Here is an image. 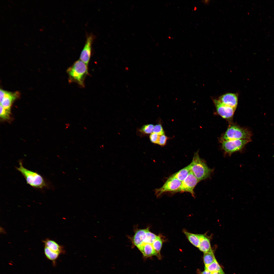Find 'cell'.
Here are the masks:
<instances>
[{"label": "cell", "mask_w": 274, "mask_h": 274, "mask_svg": "<svg viewBox=\"0 0 274 274\" xmlns=\"http://www.w3.org/2000/svg\"><path fill=\"white\" fill-rule=\"evenodd\" d=\"M213 101L217 112L220 116L227 120L231 119L236 109L223 104L218 99H213Z\"/></svg>", "instance_id": "9c48e42d"}, {"label": "cell", "mask_w": 274, "mask_h": 274, "mask_svg": "<svg viewBox=\"0 0 274 274\" xmlns=\"http://www.w3.org/2000/svg\"><path fill=\"white\" fill-rule=\"evenodd\" d=\"M19 14V15H20V16H21V14Z\"/></svg>", "instance_id": "9f6ffc18"}, {"label": "cell", "mask_w": 274, "mask_h": 274, "mask_svg": "<svg viewBox=\"0 0 274 274\" xmlns=\"http://www.w3.org/2000/svg\"><path fill=\"white\" fill-rule=\"evenodd\" d=\"M3 6L4 7H5V8H6V9H7V8H6V7H5V6H4V5H3Z\"/></svg>", "instance_id": "836d02e7"}, {"label": "cell", "mask_w": 274, "mask_h": 274, "mask_svg": "<svg viewBox=\"0 0 274 274\" xmlns=\"http://www.w3.org/2000/svg\"><path fill=\"white\" fill-rule=\"evenodd\" d=\"M251 131L247 128L241 127L236 125L229 126L221 138L222 142L234 140H251Z\"/></svg>", "instance_id": "277c9868"}, {"label": "cell", "mask_w": 274, "mask_h": 274, "mask_svg": "<svg viewBox=\"0 0 274 274\" xmlns=\"http://www.w3.org/2000/svg\"><path fill=\"white\" fill-rule=\"evenodd\" d=\"M38 10H39V11H41L40 10L39 8H38Z\"/></svg>", "instance_id": "db71d44e"}, {"label": "cell", "mask_w": 274, "mask_h": 274, "mask_svg": "<svg viewBox=\"0 0 274 274\" xmlns=\"http://www.w3.org/2000/svg\"><path fill=\"white\" fill-rule=\"evenodd\" d=\"M199 182L191 171L187 177L181 182V185L176 192H188L194 197L195 193L194 190Z\"/></svg>", "instance_id": "52a82bcc"}, {"label": "cell", "mask_w": 274, "mask_h": 274, "mask_svg": "<svg viewBox=\"0 0 274 274\" xmlns=\"http://www.w3.org/2000/svg\"><path fill=\"white\" fill-rule=\"evenodd\" d=\"M14 33H15V35H17V34H16V33L15 32H14Z\"/></svg>", "instance_id": "b9f144b4"}, {"label": "cell", "mask_w": 274, "mask_h": 274, "mask_svg": "<svg viewBox=\"0 0 274 274\" xmlns=\"http://www.w3.org/2000/svg\"><path fill=\"white\" fill-rule=\"evenodd\" d=\"M41 43L42 44H43V43H42V42H41Z\"/></svg>", "instance_id": "f907efd6"}, {"label": "cell", "mask_w": 274, "mask_h": 274, "mask_svg": "<svg viewBox=\"0 0 274 274\" xmlns=\"http://www.w3.org/2000/svg\"><path fill=\"white\" fill-rule=\"evenodd\" d=\"M137 248L144 256L149 257L156 255L158 257V255L155 250L152 244L142 243Z\"/></svg>", "instance_id": "4fadbf2b"}, {"label": "cell", "mask_w": 274, "mask_h": 274, "mask_svg": "<svg viewBox=\"0 0 274 274\" xmlns=\"http://www.w3.org/2000/svg\"><path fill=\"white\" fill-rule=\"evenodd\" d=\"M200 244L198 248L204 253L211 252L212 250L210 237L205 234H200Z\"/></svg>", "instance_id": "7c38bea8"}, {"label": "cell", "mask_w": 274, "mask_h": 274, "mask_svg": "<svg viewBox=\"0 0 274 274\" xmlns=\"http://www.w3.org/2000/svg\"><path fill=\"white\" fill-rule=\"evenodd\" d=\"M190 172L189 164L174 173L171 176L176 178L182 182L187 177Z\"/></svg>", "instance_id": "9a60e30c"}, {"label": "cell", "mask_w": 274, "mask_h": 274, "mask_svg": "<svg viewBox=\"0 0 274 274\" xmlns=\"http://www.w3.org/2000/svg\"><path fill=\"white\" fill-rule=\"evenodd\" d=\"M44 246L46 247L52 251L59 254L64 252L63 246L59 245L55 241L49 238H46L43 241Z\"/></svg>", "instance_id": "5bb4252c"}, {"label": "cell", "mask_w": 274, "mask_h": 274, "mask_svg": "<svg viewBox=\"0 0 274 274\" xmlns=\"http://www.w3.org/2000/svg\"><path fill=\"white\" fill-rule=\"evenodd\" d=\"M0 116L1 117L5 120L9 119L10 118V112L7 111L0 105Z\"/></svg>", "instance_id": "7402d4cb"}, {"label": "cell", "mask_w": 274, "mask_h": 274, "mask_svg": "<svg viewBox=\"0 0 274 274\" xmlns=\"http://www.w3.org/2000/svg\"><path fill=\"white\" fill-rule=\"evenodd\" d=\"M19 166L16 167L25 178L27 183L35 189H42L47 188L54 189L50 182L47 181L42 176L37 172H33L25 168L23 166L22 160L19 161Z\"/></svg>", "instance_id": "6da1fadb"}, {"label": "cell", "mask_w": 274, "mask_h": 274, "mask_svg": "<svg viewBox=\"0 0 274 274\" xmlns=\"http://www.w3.org/2000/svg\"><path fill=\"white\" fill-rule=\"evenodd\" d=\"M36 22H37L38 23V21H36Z\"/></svg>", "instance_id": "6125c7cd"}, {"label": "cell", "mask_w": 274, "mask_h": 274, "mask_svg": "<svg viewBox=\"0 0 274 274\" xmlns=\"http://www.w3.org/2000/svg\"><path fill=\"white\" fill-rule=\"evenodd\" d=\"M39 14H40V15H42V14H41V13H39Z\"/></svg>", "instance_id": "8d00e7d4"}, {"label": "cell", "mask_w": 274, "mask_h": 274, "mask_svg": "<svg viewBox=\"0 0 274 274\" xmlns=\"http://www.w3.org/2000/svg\"><path fill=\"white\" fill-rule=\"evenodd\" d=\"M23 10H24V11H25V12H26V10H25V9H24V8H23Z\"/></svg>", "instance_id": "d6a6232c"}, {"label": "cell", "mask_w": 274, "mask_h": 274, "mask_svg": "<svg viewBox=\"0 0 274 274\" xmlns=\"http://www.w3.org/2000/svg\"><path fill=\"white\" fill-rule=\"evenodd\" d=\"M42 23H43V22H42Z\"/></svg>", "instance_id": "e7e4bbea"}, {"label": "cell", "mask_w": 274, "mask_h": 274, "mask_svg": "<svg viewBox=\"0 0 274 274\" xmlns=\"http://www.w3.org/2000/svg\"><path fill=\"white\" fill-rule=\"evenodd\" d=\"M205 269L207 270L212 273L215 272H223L216 259L210 264L205 267Z\"/></svg>", "instance_id": "d6986e66"}, {"label": "cell", "mask_w": 274, "mask_h": 274, "mask_svg": "<svg viewBox=\"0 0 274 274\" xmlns=\"http://www.w3.org/2000/svg\"><path fill=\"white\" fill-rule=\"evenodd\" d=\"M34 16H35V17H36V18L37 17V16H36V15H34Z\"/></svg>", "instance_id": "816d5d0a"}, {"label": "cell", "mask_w": 274, "mask_h": 274, "mask_svg": "<svg viewBox=\"0 0 274 274\" xmlns=\"http://www.w3.org/2000/svg\"><path fill=\"white\" fill-rule=\"evenodd\" d=\"M11 26L12 27V28H14V27H13V26Z\"/></svg>", "instance_id": "f6af8a7d"}, {"label": "cell", "mask_w": 274, "mask_h": 274, "mask_svg": "<svg viewBox=\"0 0 274 274\" xmlns=\"http://www.w3.org/2000/svg\"><path fill=\"white\" fill-rule=\"evenodd\" d=\"M16 42H17V43H18V42L16 41Z\"/></svg>", "instance_id": "c3c4849f"}, {"label": "cell", "mask_w": 274, "mask_h": 274, "mask_svg": "<svg viewBox=\"0 0 274 274\" xmlns=\"http://www.w3.org/2000/svg\"><path fill=\"white\" fill-rule=\"evenodd\" d=\"M26 29L27 30H28V29H27L26 28Z\"/></svg>", "instance_id": "680465c9"}, {"label": "cell", "mask_w": 274, "mask_h": 274, "mask_svg": "<svg viewBox=\"0 0 274 274\" xmlns=\"http://www.w3.org/2000/svg\"><path fill=\"white\" fill-rule=\"evenodd\" d=\"M212 273L210 271L206 269L201 273V274H212Z\"/></svg>", "instance_id": "4316f807"}, {"label": "cell", "mask_w": 274, "mask_h": 274, "mask_svg": "<svg viewBox=\"0 0 274 274\" xmlns=\"http://www.w3.org/2000/svg\"><path fill=\"white\" fill-rule=\"evenodd\" d=\"M251 140L247 139L234 140L222 142V148L229 155L242 149Z\"/></svg>", "instance_id": "5b68a950"}, {"label": "cell", "mask_w": 274, "mask_h": 274, "mask_svg": "<svg viewBox=\"0 0 274 274\" xmlns=\"http://www.w3.org/2000/svg\"><path fill=\"white\" fill-rule=\"evenodd\" d=\"M183 232L190 242L196 247L198 248L200 244V234L191 233L185 230Z\"/></svg>", "instance_id": "2e32d148"}, {"label": "cell", "mask_w": 274, "mask_h": 274, "mask_svg": "<svg viewBox=\"0 0 274 274\" xmlns=\"http://www.w3.org/2000/svg\"><path fill=\"white\" fill-rule=\"evenodd\" d=\"M70 83H75L82 88L85 87V81L89 75L88 66L80 59L74 63L66 71Z\"/></svg>", "instance_id": "7a4b0ae2"}, {"label": "cell", "mask_w": 274, "mask_h": 274, "mask_svg": "<svg viewBox=\"0 0 274 274\" xmlns=\"http://www.w3.org/2000/svg\"><path fill=\"white\" fill-rule=\"evenodd\" d=\"M31 43H32V44H33V42H31Z\"/></svg>", "instance_id": "11a10c76"}, {"label": "cell", "mask_w": 274, "mask_h": 274, "mask_svg": "<svg viewBox=\"0 0 274 274\" xmlns=\"http://www.w3.org/2000/svg\"><path fill=\"white\" fill-rule=\"evenodd\" d=\"M32 11H33V12H34V13L35 12H34V11H33V9H32Z\"/></svg>", "instance_id": "7dc6e473"}, {"label": "cell", "mask_w": 274, "mask_h": 274, "mask_svg": "<svg viewBox=\"0 0 274 274\" xmlns=\"http://www.w3.org/2000/svg\"><path fill=\"white\" fill-rule=\"evenodd\" d=\"M33 25L34 26V27H35V28H36V26L35 24H34Z\"/></svg>", "instance_id": "d590c367"}, {"label": "cell", "mask_w": 274, "mask_h": 274, "mask_svg": "<svg viewBox=\"0 0 274 274\" xmlns=\"http://www.w3.org/2000/svg\"><path fill=\"white\" fill-rule=\"evenodd\" d=\"M168 138L165 134L160 135L158 144L161 146H163L166 144Z\"/></svg>", "instance_id": "d4e9b609"}, {"label": "cell", "mask_w": 274, "mask_h": 274, "mask_svg": "<svg viewBox=\"0 0 274 274\" xmlns=\"http://www.w3.org/2000/svg\"><path fill=\"white\" fill-rule=\"evenodd\" d=\"M218 100L223 104L236 109L238 103V96L236 94L226 93L220 96Z\"/></svg>", "instance_id": "30bf717a"}, {"label": "cell", "mask_w": 274, "mask_h": 274, "mask_svg": "<svg viewBox=\"0 0 274 274\" xmlns=\"http://www.w3.org/2000/svg\"><path fill=\"white\" fill-rule=\"evenodd\" d=\"M19 95L18 92L13 93L6 91L4 97L0 101L1 105L6 110L10 112V108L12 102Z\"/></svg>", "instance_id": "8fae6325"}, {"label": "cell", "mask_w": 274, "mask_h": 274, "mask_svg": "<svg viewBox=\"0 0 274 274\" xmlns=\"http://www.w3.org/2000/svg\"><path fill=\"white\" fill-rule=\"evenodd\" d=\"M38 47H39V48H40V46H39V45H38Z\"/></svg>", "instance_id": "e575fe53"}, {"label": "cell", "mask_w": 274, "mask_h": 274, "mask_svg": "<svg viewBox=\"0 0 274 274\" xmlns=\"http://www.w3.org/2000/svg\"><path fill=\"white\" fill-rule=\"evenodd\" d=\"M39 30L40 31H44V30L43 28L40 29H39Z\"/></svg>", "instance_id": "f1b7e54d"}, {"label": "cell", "mask_w": 274, "mask_h": 274, "mask_svg": "<svg viewBox=\"0 0 274 274\" xmlns=\"http://www.w3.org/2000/svg\"><path fill=\"white\" fill-rule=\"evenodd\" d=\"M8 6H9V8H10V9H11V6H10V5H8Z\"/></svg>", "instance_id": "4dcf8cb0"}, {"label": "cell", "mask_w": 274, "mask_h": 274, "mask_svg": "<svg viewBox=\"0 0 274 274\" xmlns=\"http://www.w3.org/2000/svg\"><path fill=\"white\" fill-rule=\"evenodd\" d=\"M22 31H23V32H25V31H24V30H22Z\"/></svg>", "instance_id": "f5cc1de1"}, {"label": "cell", "mask_w": 274, "mask_h": 274, "mask_svg": "<svg viewBox=\"0 0 274 274\" xmlns=\"http://www.w3.org/2000/svg\"><path fill=\"white\" fill-rule=\"evenodd\" d=\"M181 182L177 179L170 176L162 186L155 190V194L157 197H159L166 192L176 193L180 186Z\"/></svg>", "instance_id": "8992f818"}, {"label": "cell", "mask_w": 274, "mask_h": 274, "mask_svg": "<svg viewBox=\"0 0 274 274\" xmlns=\"http://www.w3.org/2000/svg\"><path fill=\"white\" fill-rule=\"evenodd\" d=\"M2 21H3L4 22V21H3V20H2Z\"/></svg>", "instance_id": "94428289"}, {"label": "cell", "mask_w": 274, "mask_h": 274, "mask_svg": "<svg viewBox=\"0 0 274 274\" xmlns=\"http://www.w3.org/2000/svg\"><path fill=\"white\" fill-rule=\"evenodd\" d=\"M24 44L25 45L27 46V45L26 43H24Z\"/></svg>", "instance_id": "74e56055"}, {"label": "cell", "mask_w": 274, "mask_h": 274, "mask_svg": "<svg viewBox=\"0 0 274 274\" xmlns=\"http://www.w3.org/2000/svg\"><path fill=\"white\" fill-rule=\"evenodd\" d=\"M43 17H44V18H45V17H44V16H43Z\"/></svg>", "instance_id": "be15d7a7"}, {"label": "cell", "mask_w": 274, "mask_h": 274, "mask_svg": "<svg viewBox=\"0 0 274 274\" xmlns=\"http://www.w3.org/2000/svg\"><path fill=\"white\" fill-rule=\"evenodd\" d=\"M31 38H32V39H33V40H35V39H34V38H33V37H31Z\"/></svg>", "instance_id": "f35d334b"}, {"label": "cell", "mask_w": 274, "mask_h": 274, "mask_svg": "<svg viewBox=\"0 0 274 274\" xmlns=\"http://www.w3.org/2000/svg\"><path fill=\"white\" fill-rule=\"evenodd\" d=\"M152 132L156 133L160 135L164 134V131L162 125L160 124L154 126Z\"/></svg>", "instance_id": "603a6c76"}, {"label": "cell", "mask_w": 274, "mask_h": 274, "mask_svg": "<svg viewBox=\"0 0 274 274\" xmlns=\"http://www.w3.org/2000/svg\"><path fill=\"white\" fill-rule=\"evenodd\" d=\"M154 126L152 124H147L143 126L141 129V131L144 133H151L153 129Z\"/></svg>", "instance_id": "44dd1931"}, {"label": "cell", "mask_w": 274, "mask_h": 274, "mask_svg": "<svg viewBox=\"0 0 274 274\" xmlns=\"http://www.w3.org/2000/svg\"><path fill=\"white\" fill-rule=\"evenodd\" d=\"M8 1L9 2H10L12 4H14V3H13V2H12V1H10V0H8Z\"/></svg>", "instance_id": "f546056e"}, {"label": "cell", "mask_w": 274, "mask_h": 274, "mask_svg": "<svg viewBox=\"0 0 274 274\" xmlns=\"http://www.w3.org/2000/svg\"><path fill=\"white\" fill-rule=\"evenodd\" d=\"M38 16H39V17H40H40H40V15H38Z\"/></svg>", "instance_id": "6f0895ef"}, {"label": "cell", "mask_w": 274, "mask_h": 274, "mask_svg": "<svg viewBox=\"0 0 274 274\" xmlns=\"http://www.w3.org/2000/svg\"><path fill=\"white\" fill-rule=\"evenodd\" d=\"M6 92V91L0 89V101H1L4 97Z\"/></svg>", "instance_id": "484cf974"}, {"label": "cell", "mask_w": 274, "mask_h": 274, "mask_svg": "<svg viewBox=\"0 0 274 274\" xmlns=\"http://www.w3.org/2000/svg\"><path fill=\"white\" fill-rule=\"evenodd\" d=\"M1 18H3V19H4V18H3V17H2V16H1Z\"/></svg>", "instance_id": "60d3db41"}, {"label": "cell", "mask_w": 274, "mask_h": 274, "mask_svg": "<svg viewBox=\"0 0 274 274\" xmlns=\"http://www.w3.org/2000/svg\"><path fill=\"white\" fill-rule=\"evenodd\" d=\"M42 27L43 28H45V27L44 26H42Z\"/></svg>", "instance_id": "1f68e13d"}, {"label": "cell", "mask_w": 274, "mask_h": 274, "mask_svg": "<svg viewBox=\"0 0 274 274\" xmlns=\"http://www.w3.org/2000/svg\"><path fill=\"white\" fill-rule=\"evenodd\" d=\"M44 252L46 257L51 261L54 264H55L56 260L58 258L60 254L54 252L47 247L44 246Z\"/></svg>", "instance_id": "e0dca14e"}, {"label": "cell", "mask_w": 274, "mask_h": 274, "mask_svg": "<svg viewBox=\"0 0 274 274\" xmlns=\"http://www.w3.org/2000/svg\"><path fill=\"white\" fill-rule=\"evenodd\" d=\"M212 274H225L224 272H215L212 273Z\"/></svg>", "instance_id": "83f0119b"}, {"label": "cell", "mask_w": 274, "mask_h": 274, "mask_svg": "<svg viewBox=\"0 0 274 274\" xmlns=\"http://www.w3.org/2000/svg\"><path fill=\"white\" fill-rule=\"evenodd\" d=\"M46 17H48V16H47V15H46Z\"/></svg>", "instance_id": "91938a15"}, {"label": "cell", "mask_w": 274, "mask_h": 274, "mask_svg": "<svg viewBox=\"0 0 274 274\" xmlns=\"http://www.w3.org/2000/svg\"><path fill=\"white\" fill-rule=\"evenodd\" d=\"M20 26L22 27H23V26L22 25H21Z\"/></svg>", "instance_id": "7bdbcfd3"}, {"label": "cell", "mask_w": 274, "mask_h": 274, "mask_svg": "<svg viewBox=\"0 0 274 274\" xmlns=\"http://www.w3.org/2000/svg\"><path fill=\"white\" fill-rule=\"evenodd\" d=\"M28 39H30V40H31V39L30 38H28Z\"/></svg>", "instance_id": "ab89813d"}, {"label": "cell", "mask_w": 274, "mask_h": 274, "mask_svg": "<svg viewBox=\"0 0 274 274\" xmlns=\"http://www.w3.org/2000/svg\"><path fill=\"white\" fill-rule=\"evenodd\" d=\"M204 253L203 261L205 267H206L213 263L216 259L213 251Z\"/></svg>", "instance_id": "ac0fdd59"}, {"label": "cell", "mask_w": 274, "mask_h": 274, "mask_svg": "<svg viewBox=\"0 0 274 274\" xmlns=\"http://www.w3.org/2000/svg\"><path fill=\"white\" fill-rule=\"evenodd\" d=\"M94 38L93 34H91L87 36L80 56L79 59L88 66L91 56L92 45Z\"/></svg>", "instance_id": "ba28073f"}, {"label": "cell", "mask_w": 274, "mask_h": 274, "mask_svg": "<svg viewBox=\"0 0 274 274\" xmlns=\"http://www.w3.org/2000/svg\"><path fill=\"white\" fill-rule=\"evenodd\" d=\"M24 39H25V40L26 41H27V40H26V39H25V38H24Z\"/></svg>", "instance_id": "bcb514c9"}, {"label": "cell", "mask_w": 274, "mask_h": 274, "mask_svg": "<svg viewBox=\"0 0 274 274\" xmlns=\"http://www.w3.org/2000/svg\"><path fill=\"white\" fill-rule=\"evenodd\" d=\"M163 241L159 236H158L156 239L152 244L153 247L157 254L158 257L160 258V251L162 246Z\"/></svg>", "instance_id": "ffe728a7"}, {"label": "cell", "mask_w": 274, "mask_h": 274, "mask_svg": "<svg viewBox=\"0 0 274 274\" xmlns=\"http://www.w3.org/2000/svg\"><path fill=\"white\" fill-rule=\"evenodd\" d=\"M10 35H11V36H12V35L11 34V33H10Z\"/></svg>", "instance_id": "681fc988"}, {"label": "cell", "mask_w": 274, "mask_h": 274, "mask_svg": "<svg viewBox=\"0 0 274 274\" xmlns=\"http://www.w3.org/2000/svg\"><path fill=\"white\" fill-rule=\"evenodd\" d=\"M20 11H21V12H23V11H22V10H20Z\"/></svg>", "instance_id": "ee69618b"}, {"label": "cell", "mask_w": 274, "mask_h": 274, "mask_svg": "<svg viewBox=\"0 0 274 274\" xmlns=\"http://www.w3.org/2000/svg\"><path fill=\"white\" fill-rule=\"evenodd\" d=\"M189 165L191 171L199 181L209 178L214 171L213 169L208 167L205 160L200 157L198 151L195 153Z\"/></svg>", "instance_id": "3957f363"}, {"label": "cell", "mask_w": 274, "mask_h": 274, "mask_svg": "<svg viewBox=\"0 0 274 274\" xmlns=\"http://www.w3.org/2000/svg\"><path fill=\"white\" fill-rule=\"evenodd\" d=\"M160 136L156 133H152L149 136L151 141L154 143L158 144Z\"/></svg>", "instance_id": "cb8c5ba5"}]
</instances>
